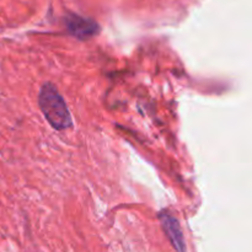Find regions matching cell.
<instances>
[{
    "mask_svg": "<svg viewBox=\"0 0 252 252\" xmlns=\"http://www.w3.org/2000/svg\"><path fill=\"white\" fill-rule=\"evenodd\" d=\"M66 29L71 36L79 39H86L95 36L98 32V25L90 19H85L79 15H70L65 19Z\"/></svg>",
    "mask_w": 252,
    "mask_h": 252,
    "instance_id": "obj_2",
    "label": "cell"
},
{
    "mask_svg": "<svg viewBox=\"0 0 252 252\" xmlns=\"http://www.w3.org/2000/svg\"><path fill=\"white\" fill-rule=\"evenodd\" d=\"M38 105L47 122L56 130H65L73 127L70 111L53 84L47 83L42 86L38 95Z\"/></svg>",
    "mask_w": 252,
    "mask_h": 252,
    "instance_id": "obj_1",
    "label": "cell"
},
{
    "mask_svg": "<svg viewBox=\"0 0 252 252\" xmlns=\"http://www.w3.org/2000/svg\"><path fill=\"white\" fill-rule=\"evenodd\" d=\"M160 223H161L162 229L166 233V236L169 240L171 241L172 246L176 249L177 251H185L186 246H185V239L182 235L181 226H180L179 220L175 218L174 216L169 213V212H161L159 214Z\"/></svg>",
    "mask_w": 252,
    "mask_h": 252,
    "instance_id": "obj_3",
    "label": "cell"
}]
</instances>
